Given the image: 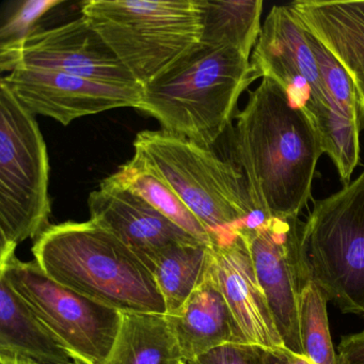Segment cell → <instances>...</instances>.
Here are the masks:
<instances>
[{
    "label": "cell",
    "instance_id": "cell-3",
    "mask_svg": "<svg viewBox=\"0 0 364 364\" xmlns=\"http://www.w3.org/2000/svg\"><path fill=\"white\" fill-rule=\"evenodd\" d=\"M255 80L250 58L235 48L200 44L144 87L137 109L156 119L164 131L210 149Z\"/></svg>",
    "mask_w": 364,
    "mask_h": 364
},
{
    "label": "cell",
    "instance_id": "cell-18",
    "mask_svg": "<svg viewBox=\"0 0 364 364\" xmlns=\"http://www.w3.org/2000/svg\"><path fill=\"white\" fill-rule=\"evenodd\" d=\"M144 263L163 296L166 314L172 315L210 276L214 247L203 242L170 245L149 255Z\"/></svg>",
    "mask_w": 364,
    "mask_h": 364
},
{
    "label": "cell",
    "instance_id": "cell-28",
    "mask_svg": "<svg viewBox=\"0 0 364 364\" xmlns=\"http://www.w3.org/2000/svg\"><path fill=\"white\" fill-rule=\"evenodd\" d=\"M85 364H87V363H85Z\"/></svg>",
    "mask_w": 364,
    "mask_h": 364
},
{
    "label": "cell",
    "instance_id": "cell-19",
    "mask_svg": "<svg viewBox=\"0 0 364 364\" xmlns=\"http://www.w3.org/2000/svg\"><path fill=\"white\" fill-rule=\"evenodd\" d=\"M166 314L122 313L114 347L104 364H182Z\"/></svg>",
    "mask_w": 364,
    "mask_h": 364
},
{
    "label": "cell",
    "instance_id": "cell-12",
    "mask_svg": "<svg viewBox=\"0 0 364 364\" xmlns=\"http://www.w3.org/2000/svg\"><path fill=\"white\" fill-rule=\"evenodd\" d=\"M20 67L53 70L121 88H144L84 18L36 31L23 44Z\"/></svg>",
    "mask_w": 364,
    "mask_h": 364
},
{
    "label": "cell",
    "instance_id": "cell-8",
    "mask_svg": "<svg viewBox=\"0 0 364 364\" xmlns=\"http://www.w3.org/2000/svg\"><path fill=\"white\" fill-rule=\"evenodd\" d=\"M0 277L74 355L88 364L105 363L122 312L60 284L36 262L25 263L16 255L0 259Z\"/></svg>",
    "mask_w": 364,
    "mask_h": 364
},
{
    "label": "cell",
    "instance_id": "cell-17",
    "mask_svg": "<svg viewBox=\"0 0 364 364\" xmlns=\"http://www.w3.org/2000/svg\"><path fill=\"white\" fill-rule=\"evenodd\" d=\"M0 357L31 364L86 363L44 325L4 277H0Z\"/></svg>",
    "mask_w": 364,
    "mask_h": 364
},
{
    "label": "cell",
    "instance_id": "cell-15",
    "mask_svg": "<svg viewBox=\"0 0 364 364\" xmlns=\"http://www.w3.org/2000/svg\"><path fill=\"white\" fill-rule=\"evenodd\" d=\"M289 6L350 78L360 127L364 129V0H296Z\"/></svg>",
    "mask_w": 364,
    "mask_h": 364
},
{
    "label": "cell",
    "instance_id": "cell-2",
    "mask_svg": "<svg viewBox=\"0 0 364 364\" xmlns=\"http://www.w3.org/2000/svg\"><path fill=\"white\" fill-rule=\"evenodd\" d=\"M35 240L36 263L60 284L122 313L166 314L148 266L104 225L67 221L50 225Z\"/></svg>",
    "mask_w": 364,
    "mask_h": 364
},
{
    "label": "cell",
    "instance_id": "cell-4",
    "mask_svg": "<svg viewBox=\"0 0 364 364\" xmlns=\"http://www.w3.org/2000/svg\"><path fill=\"white\" fill-rule=\"evenodd\" d=\"M80 6L142 87L201 44L204 0H89Z\"/></svg>",
    "mask_w": 364,
    "mask_h": 364
},
{
    "label": "cell",
    "instance_id": "cell-16",
    "mask_svg": "<svg viewBox=\"0 0 364 364\" xmlns=\"http://www.w3.org/2000/svg\"><path fill=\"white\" fill-rule=\"evenodd\" d=\"M184 362L229 343H247L244 334L223 297L214 274L191 294L184 306L167 315Z\"/></svg>",
    "mask_w": 364,
    "mask_h": 364
},
{
    "label": "cell",
    "instance_id": "cell-23",
    "mask_svg": "<svg viewBox=\"0 0 364 364\" xmlns=\"http://www.w3.org/2000/svg\"><path fill=\"white\" fill-rule=\"evenodd\" d=\"M61 0H27L6 18L0 28V69L14 72L20 65L23 44L37 31V24Z\"/></svg>",
    "mask_w": 364,
    "mask_h": 364
},
{
    "label": "cell",
    "instance_id": "cell-14",
    "mask_svg": "<svg viewBox=\"0 0 364 364\" xmlns=\"http://www.w3.org/2000/svg\"><path fill=\"white\" fill-rule=\"evenodd\" d=\"M88 206L91 220L114 232L144 262L149 255L170 245L201 242L141 198L108 178L90 193Z\"/></svg>",
    "mask_w": 364,
    "mask_h": 364
},
{
    "label": "cell",
    "instance_id": "cell-5",
    "mask_svg": "<svg viewBox=\"0 0 364 364\" xmlns=\"http://www.w3.org/2000/svg\"><path fill=\"white\" fill-rule=\"evenodd\" d=\"M134 149L199 219L214 242L240 225L263 223L253 208L242 170L212 149L164 129L140 132Z\"/></svg>",
    "mask_w": 364,
    "mask_h": 364
},
{
    "label": "cell",
    "instance_id": "cell-24",
    "mask_svg": "<svg viewBox=\"0 0 364 364\" xmlns=\"http://www.w3.org/2000/svg\"><path fill=\"white\" fill-rule=\"evenodd\" d=\"M295 353L287 347H268L251 343H229L186 364H291Z\"/></svg>",
    "mask_w": 364,
    "mask_h": 364
},
{
    "label": "cell",
    "instance_id": "cell-27",
    "mask_svg": "<svg viewBox=\"0 0 364 364\" xmlns=\"http://www.w3.org/2000/svg\"><path fill=\"white\" fill-rule=\"evenodd\" d=\"M182 364H186V363H185V362H183V363H182Z\"/></svg>",
    "mask_w": 364,
    "mask_h": 364
},
{
    "label": "cell",
    "instance_id": "cell-25",
    "mask_svg": "<svg viewBox=\"0 0 364 364\" xmlns=\"http://www.w3.org/2000/svg\"><path fill=\"white\" fill-rule=\"evenodd\" d=\"M338 364H364V331L343 336L338 347Z\"/></svg>",
    "mask_w": 364,
    "mask_h": 364
},
{
    "label": "cell",
    "instance_id": "cell-11",
    "mask_svg": "<svg viewBox=\"0 0 364 364\" xmlns=\"http://www.w3.org/2000/svg\"><path fill=\"white\" fill-rule=\"evenodd\" d=\"M0 82L31 114L50 117L63 125L117 108L137 109L144 97V88H121L63 72L33 68H16Z\"/></svg>",
    "mask_w": 364,
    "mask_h": 364
},
{
    "label": "cell",
    "instance_id": "cell-6",
    "mask_svg": "<svg viewBox=\"0 0 364 364\" xmlns=\"http://www.w3.org/2000/svg\"><path fill=\"white\" fill-rule=\"evenodd\" d=\"M50 171L35 114L0 82V257L50 227Z\"/></svg>",
    "mask_w": 364,
    "mask_h": 364
},
{
    "label": "cell",
    "instance_id": "cell-13",
    "mask_svg": "<svg viewBox=\"0 0 364 364\" xmlns=\"http://www.w3.org/2000/svg\"><path fill=\"white\" fill-rule=\"evenodd\" d=\"M213 247V274L246 342L285 347L257 281L248 248L236 229L217 238Z\"/></svg>",
    "mask_w": 364,
    "mask_h": 364
},
{
    "label": "cell",
    "instance_id": "cell-22",
    "mask_svg": "<svg viewBox=\"0 0 364 364\" xmlns=\"http://www.w3.org/2000/svg\"><path fill=\"white\" fill-rule=\"evenodd\" d=\"M325 293L309 280L300 296V334L304 355L314 364H338L328 321Z\"/></svg>",
    "mask_w": 364,
    "mask_h": 364
},
{
    "label": "cell",
    "instance_id": "cell-20",
    "mask_svg": "<svg viewBox=\"0 0 364 364\" xmlns=\"http://www.w3.org/2000/svg\"><path fill=\"white\" fill-rule=\"evenodd\" d=\"M108 178L118 186L141 198L196 240L204 244H214L212 234L144 157L134 154Z\"/></svg>",
    "mask_w": 364,
    "mask_h": 364
},
{
    "label": "cell",
    "instance_id": "cell-9",
    "mask_svg": "<svg viewBox=\"0 0 364 364\" xmlns=\"http://www.w3.org/2000/svg\"><path fill=\"white\" fill-rule=\"evenodd\" d=\"M302 229L299 217L269 218L255 227L236 228L248 248L284 346L298 355H304L300 296L311 280L302 257Z\"/></svg>",
    "mask_w": 364,
    "mask_h": 364
},
{
    "label": "cell",
    "instance_id": "cell-7",
    "mask_svg": "<svg viewBox=\"0 0 364 364\" xmlns=\"http://www.w3.org/2000/svg\"><path fill=\"white\" fill-rule=\"evenodd\" d=\"M301 252L309 278L328 301L364 319V169L338 193L314 201Z\"/></svg>",
    "mask_w": 364,
    "mask_h": 364
},
{
    "label": "cell",
    "instance_id": "cell-10",
    "mask_svg": "<svg viewBox=\"0 0 364 364\" xmlns=\"http://www.w3.org/2000/svg\"><path fill=\"white\" fill-rule=\"evenodd\" d=\"M251 65L257 78L276 82L316 127L327 108V93L308 31L289 5L270 10L253 48Z\"/></svg>",
    "mask_w": 364,
    "mask_h": 364
},
{
    "label": "cell",
    "instance_id": "cell-26",
    "mask_svg": "<svg viewBox=\"0 0 364 364\" xmlns=\"http://www.w3.org/2000/svg\"><path fill=\"white\" fill-rule=\"evenodd\" d=\"M0 364H31L28 362L20 361V360L11 359V358L0 357Z\"/></svg>",
    "mask_w": 364,
    "mask_h": 364
},
{
    "label": "cell",
    "instance_id": "cell-1",
    "mask_svg": "<svg viewBox=\"0 0 364 364\" xmlns=\"http://www.w3.org/2000/svg\"><path fill=\"white\" fill-rule=\"evenodd\" d=\"M234 155L255 212L263 220L299 217L323 154L314 123L270 78L236 116Z\"/></svg>",
    "mask_w": 364,
    "mask_h": 364
},
{
    "label": "cell",
    "instance_id": "cell-21",
    "mask_svg": "<svg viewBox=\"0 0 364 364\" xmlns=\"http://www.w3.org/2000/svg\"><path fill=\"white\" fill-rule=\"evenodd\" d=\"M262 0H204L201 44L232 48L250 58L259 33Z\"/></svg>",
    "mask_w": 364,
    "mask_h": 364
}]
</instances>
